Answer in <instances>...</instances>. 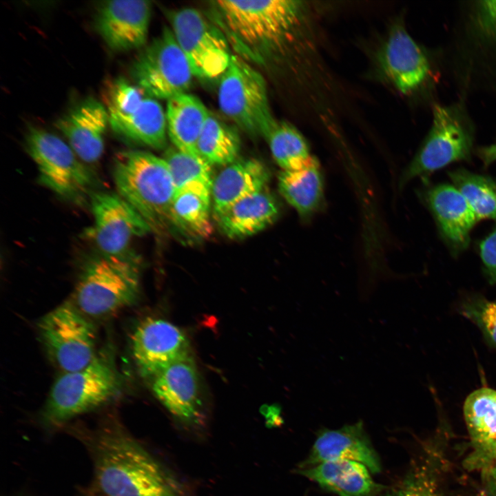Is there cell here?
<instances>
[{"label": "cell", "mask_w": 496, "mask_h": 496, "mask_svg": "<svg viewBox=\"0 0 496 496\" xmlns=\"http://www.w3.org/2000/svg\"><path fill=\"white\" fill-rule=\"evenodd\" d=\"M278 185L281 195L304 220L320 209L324 199V185L318 160L298 170H282Z\"/></svg>", "instance_id": "cell-27"}, {"label": "cell", "mask_w": 496, "mask_h": 496, "mask_svg": "<svg viewBox=\"0 0 496 496\" xmlns=\"http://www.w3.org/2000/svg\"><path fill=\"white\" fill-rule=\"evenodd\" d=\"M473 141L472 130L457 109L435 104L430 132L400 176V187L451 163L469 160Z\"/></svg>", "instance_id": "cell-9"}, {"label": "cell", "mask_w": 496, "mask_h": 496, "mask_svg": "<svg viewBox=\"0 0 496 496\" xmlns=\"http://www.w3.org/2000/svg\"><path fill=\"white\" fill-rule=\"evenodd\" d=\"M333 460H351L365 465L372 473L381 471V463L361 421L336 430L320 432L299 469Z\"/></svg>", "instance_id": "cell-19"}, {"label": "cell", "mask_w": 496, "mask_h": 496, "mask_svg": "<svg viewBox=\"0 0 496 496\" xmlns=\"http://www.w3.org/2000/svg\"><path fill=\"white\" fill-rule=\"evenodd\" d=\"M113 177L118 194L143 218L152 231L165 232L172 225L175 186L163 158L144 151L121 152L114 160Z\"/></svg>", "instance_id": "cell-2"}, {"label": "cell", "mask_w": 496, "mask_h": 496, "mask_svg": "<svg viewBox=\"0 0 496 496\" xmlns=\"http://www.w3.org/2000/svg\"><path fill=\"white\" fill-rule=\"evenodd\" d=\"M297 472L339 496H374L384 488L365 465L351 460L329 461Z\"/></svg>", "instance_id": "cell-24"}, {"label": "cell", "mask_w": 496, "mask_h": 496, "mask_svg": "<svg viewBox=\"0 0 496 496\" xmlns=\"http://www.w3.org/2000/svg\"><path fill=\"white\" fill-rule=\"evenodd\" d=\"M475 16L476 24L482 32L496 40V0L477 2Z\"/></svg>", "instance_id": "cell-34"}, {"label": "cell", "mask_w": 496, "mask_h": 496, "mask_svg": "<svg viewBox=\"0 0 496 496\" xmlns=\"http://www.w3.org/2000/svg\"><path fill=\"white\" fill-rule=\"evenodd\" d=\"M151 12L152 5L148 1H104L96 13V28L113 50L137 48L146 42Z\"/></svg>", "instance_id": "cell-15"}, {"label": "cell", "mask_w": 496, "mask_h": 496, "mask_svg": "<svg viewBox=\"0 0 496 496\" xmlns=\"http://www.w3.org/2000/svg\"><path fill=\"white\" fill-rule=\"evenodd\" d=\"M152 379L155 396L170 413L186 423L199 421V380L192 355L169 365Z\"/></svg>", "instance_id": "cell-17"}, {"label": "cell", "mask_w": 496, "mask_h": 496, "mask_svg": "<svg viewBox=\"0 0 496 496\" xmlns=\"http://www.w3.org/2000/svg\"><path fill=\"white\" fill-rule=\"evenodd\" d=\"M464 417L470 453L463 461L468 471H483L496 459V391L482 387L466 398Z\"/></svg>", "instance_id": "cell-16"}, {"label": "cell", "mask_w": 496, "mask_h": 496, "mask_svg": "<svg viewBox=\"0 0 496 496\" xmlns=\"http://www.w3.org/2000/svg\"><path fill=\"white\" fill-rule=\"evenodd\" d=\"M95 448L96 480L105 496H187L182 485L127 435H101Z\"/></svg>", "instance_id": "cell-1"}, {"label": "cell", "mask_w": 496, "mask_h": 496, "mask_svg": "<svg viewBox=\"0 0 496 496\" xmlns=\"http://www.w3.org/2000/svg\"><path fill=\"white\" fill-rule=\"evenodd\" d=\"M90 201L94 220L93 236L103 254L126 255L134 238L152 231L143 218L118 194L92 192Z\"/></svg>", "instance_id": "cell-13"}, {"label": "cell", "mask_w": 496, "mask_h": 496, "mask_svg": "<svg viewBox=\"0 0 496 496\" xmlns=\"http://www.w3.org/2000/svg\"><path fill=\"white\" fill-rule=\"evenodd\" d=\"M481 475L482 496H496V459Z\"/></svg>", "instance_id": "cell-36"}, {"label": "cell", "mask_w": 496, "mask_h": 496, "mask_svg": "<svg viewBox=\"0 0 496 496\" xmlns=\"http://www.w3.org/2000/svg\"><path fill=\"white\" fill-rule=\"evenodd\" d=\"M211 199L190 192L175 195L172 209V225L197 238H207L213 232L210 220Z\"/></svg>", "instance_id": "cell-31"}, {"label": "cell", "mask_w": 496, "mask_h": 496, "mask_svg": "<svg viewBox=\"0 0 496 496\" xmlns=\"http://www.w3.org/2000/svg\"><path fill=\"white\" fill-rule=\"evenodd\" d=\"M132 353L141 375L154 378L169 365L190 353L184 332L172 323L147 318L136 327L132 336Z\"/></svg>", "instance_id": "cell-14"}, {"label": "cell", "mask_w": 496, "mask_h": 496, "mask_svg": "<svg viewBox=\"0 0 496 496\" xmlns=\"http://www.w3.org/2000/svg\"><path fill=\"white\" fill-rule=\"evenodd\" d=\"M443 435L440 431L424 444L420 457L384 496H452L446 481L447 440Z\"/></svg>", "instance_id": "cell-21"}, {"label": "cell", "mask_w": 496, "mask_h": 496, "mask_svg": "<svg viewBox=\"0 0 496 496\" xmlns=\"http://www.w3.org/2000/svg\"><path fill=\"white\" fill-rule=\"evenodd\" d=\"M278 216L276 200L264 189L235 203L216 219L226 236L239 238L263 230L273 224Z\"/></svg>", "instance_id": "cell-25"}, {"label": "cell", "mask_w": 496, "mask_h": 496, "mask_svg": "<svg viewBox=\"0 0 496 496\" xmlns=\"http://www.w3.org/2000/svg\"><path fill=\"white\" fill-rule=\"evenodd\" d=\"M379 61L387 79L404 94L417 89L429 73L427 57L402 24L391 28Z\"/></svg>", "instance_id": "cell-18"}, {"label": "cell", "mask_w": 496, "mask_h": 496, "mask_svg": "<svg viewBox=\"0 0 496 496\" xmlns=\"http://www.w3.org/2000/svg\"><path fill=\"white\" fill-rule=\"evenodd\" d=\"M220 77L218 101L221 111L247 133L267 138L277 121L263 76L241 57L232 55Z\"/></svg>", "instance_id": "cell-5"}, {"label": "cell", "mask_w": 496, "mask_h": 496, "mask_svg": "<svg viewBox=\"0 0 496 496\" xmlns=\"http://www.w3.org/2000/svg\"><path fill=\"white\" fill-rule=\"evenodd\" d=\"M459 312L479 328L490 346L496 348V301L479 296L470 297L461 303Z\"/></svg>", "instance_id": "cell-33"}, {"label": "cell", "mask_w": 496, "mask_h": 496, "mask_svg": "<svg viewBox=\"0 0 496 496\" xmlns=\"http://www.w3.org/2000/svg\"><path fill=\"white\" fill-rule=\"evenodd\" d=\"M165 114L167 134L174 147L200 156L198 141L210 115L205 104L197 96L186 92L167 101Z\"/></svg>", "instance_id": "cell-26"}, {"label": "cell", "mask_w": 496, "mask_h": 496, "mask_svg": "<svg viewBox=\"0 0 496 496\" xmlns=\"http://www.w3.org/2000/svg\"><path fill=\"white\" fill-rule=\"evenodd\" d=\"M108 124L105 105L92 98L75 105L56 123L78 157L86 163H94L102 156Z\"/></svg>", "instance_id": "cell-20"}, {"label": "cell", "mask_w": 496, "mask_h": 496, "mask_svg": "<svg viewBox=\"0 0 496 496\" xmlns=\"http://www.w3.org/2000/svg\"><path fill=\"white\" fill-rule=\"evenodd\" d=\"M136 85L153 99H169L186 93L192 73L171 28L165 27L136 57L131 70Z\"/></svg>", "instance_id": "cell-10"}, {"label": "cell", "mask_w": 496, "mask_h": 496, "mask_svg": "<svg viewBox=\"0 0 496 496\" xmlns=\"http://www.w3.org/2000/svg\"><path fill=\"white\" fill-rule=\"evenodd\" d=\"M266 139L275 161L284 171L298 170L317 160L302 135L288 123L277 122Z\"/></svg>", "instance_id": "cell-29"}, {"label": "cell", "mask_w": 496, "mask_h": 496, "mask_svg": "<svg viewBox=\"0 0 496 496\" xmlns=\"http://www.w3.org/2000/svg\"><path fill=\"white\" fill-rule=\"evenodd\" d=\"M197 149L210 165H228L237 160L240 138L233 129L210 114L200 135Z\"/></svg>", "instance_id": "cell-30"}, {"label": "cell", "mask_w": 496, "mask_h": 496, "mask_svg": "<svg viewBox=\"0 0 496 496\" xmlns=\"http://www.w3.org/2000/svg\"><path fill=\"white\" fill-rule=\"evenodd\" d=\"M137 260L103 254L91 259L81 273L73 293L74 302L85 315L101 317L135 302L140 290Z\"/></svg>", "instance_id": "cell-4"}, {"label": "cell", "mask_w": 496, "mask_h": 496, "mask_svg": "<svg viewBox=\"0 0 496 496\" xmlns=\"http://www.w3.org/2000/svg\"><path fill=\"white\" fill-rule=\"evenodd\" d=\"M480 257L489 282L496 286V227L480 243Z\"/></svg>", "instance_id": "cell-35"}, {"label": "cell", "mask_w": 496, "mask_h": 496, "mask_svg": "<svg viewBox=\"0 0 496 496\" xmlns=\"http://www.w3.org/2000/svg\"><path fill=\"white\" fill-rule=\"evenodd\" d=\"M119 386L112 365L96 357L85 368L63 373L56 380L46 403L45 417L53 423L65 422L108 402Z\"/></svg>", "instance_id": "cell-7"}, {"label": "cell", "mask_w": 496, "mask_h": 496, "mask_svg": "<svg viewBox=\"0 0 496 496\" xmlns=\"http://www.w3.org/2000/svg\"><path fill=\"white\" fill-rule=\"evenodd\" d=\"M163 158L168 164L175 186V195L190 192L211 199L213 179L211 165L200 156L169 148Z\"/></svg>", "instance_id": "cell-28"}, {"label": "cell", "mask_w": 496, "mask_h": 496, "mask_svg": "<svg viewBox=\"0 0 496 496\" xmlns=\"http://www.w3.org/2000/svg\"><path fill=\"white\" fill-rule=\"evenodd\" d=\"M427 201L447 242L455 249L466 248L477 220L461 193L453 185L442 184L428 192Z\"/></svg>", "instance_id": "cell-23"}, {"label": "cell", "mask_w": 496, "mask_h": 496, "mask_svg": "<svg viewBox=\"0 0 496 496\" xmlns=\"http://www.w3.org/2000/svg\"><path fill=\"white\" fill-rule=\"evenodd\" d=\"M214 5L237 43L257 57L281 44L296 23L302 6L293 0H220Z\"/></svg>", "instance_id": "cell-3"}, {"label": "cell", "mask_w": 496, "mask_h": 496, "mask_svg": "<svg viewBox=\"0 0 496 496\" xmlns=\"http://www.w3.org/2000/svg\"><path fill=\"white\" fill-rule=\"evenodd\" d=\"M39 329L47 352L63 373L82 369L95 359L94 327L72 302L45 314Z\"/></svg>", "instance_id": "cell-11"}, {"label": "cell", "mask_w": 496, "mask_h": 496, "mask_svg": "<svg viewBox=\"0 0 496 496\" xmlns=\"http://www.w3.org/2000/svg\"><path fill=\"white\" fill-rule=\"evenodd\" d=\"M124 78L107 82L103 96L110 125L118 134L147 146L166 144V114L161 105Z\"/></svg>", "instance_id": "cell-6"}, {"label": "cell", "mask_w": 496, "mask_h": 496, "mask_svg": "<svg viewBox=\"0 0 496 496\" xmlns=\"http://www.w3.org/2000/svg\"><path fill=\"white\" fill-rule=\"evenodd\" d=\"M477 154L485 167L495 162L496 161V141L479 148Z\"/></svg>", "instance_id": "cell-37"}, {"label": "cell", "mask_w": 496, "mask_h": 496, "mask_svg": "<svg viewBox=\"0 0 496 496\" xmlns=\"http://www.w3.org/2000/svg\"><path fill=\"white\" fill-rule=\"evenodd\" d=\"M269 179L268 169L255 158L236 160L226 166L213 181L215 217L238 201L265 189Z\"/></svg>", "instance_id": "cell-22"}, {"label": "cell", "mask_w": 496, "mask_h": 496, "mask_svg": "<svg viewBox=\"0 0 496 496\" xmlns=\"http://www.w3.org/2000/svg\"><path fill=\"white\" fill-rule=\"evenodd\" d=\"M171 29L185 55L194 76H221L231 58L220 30L198 10L185 8L170 15Z\"/></svg>", "instance_id": "cell-12"}, {"label": "cell", "mask_w": 496, "mask_h": 496, "mask_svg": "<svg viewBox=\"0 0 496 496\" xmlns=\"http://www.w3.org/2000/svg\"><path fill=\"white\" fill-rule=\"evenodd\" d=\"M448 176L477 220L496 218V183L493 180L464 169L451 171Z\"/></svg>", "instance_id": "cell-32"}, {"label": "cell", "mask_w": 496, "mask_h": 496, "mask_svg": "<svg viewBox=\"0 0 496 496\" xmlns=\"http://www.w3.org/2000/svg\"><path fill=\"white\" fill-rule=\"evenodd\" d=\"M25 145L44 186L71 200L90 196L93 175L69 144L44 130L30 127Z\"/></svg>", "instance_id": "cell-8"}]
</instances>
